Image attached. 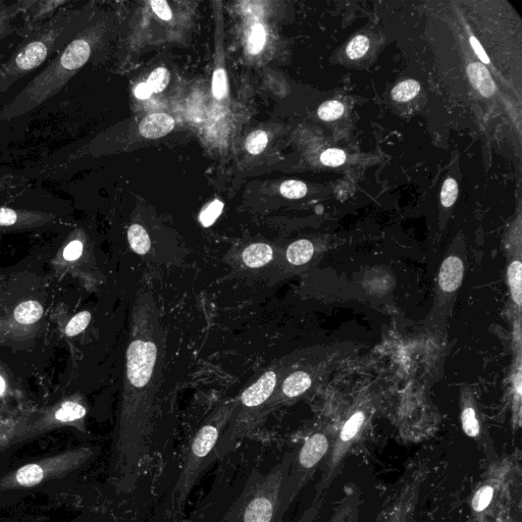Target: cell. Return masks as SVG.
I'll return each mask as SVG.
<instances>
[{"label":"cell","instance_id":"obj_22","mask_svg":"<svg viewBox=\"0 0 522 522\" xmlns=\"http://www.w3.org/2000/svg\"><path fill=\"white\" fill-rule=\"evenodd\" d=\"M267 41L266 29L261 24H256L252 27L248 39V50L251 55H258Z\"/></svg>","mask_w":522,"mask_h":522},{"label":"cell","instance_id":"obj_8","mask_svg":"<svg viewBox=\"0 0 522 522\" xmlns=\"http://www.w3.org/2000/svg\"><path fill=\"white\" fill-rule=\"evenodd\" d=\"M504 474L489 476L477 489L472 499V512L475 522H485L502 489Z\"/></svg>","mask_w":522,"mask_h":522},{"label":"cell","instance_id":"obj_30","mask_svg":"<svg viewBox=\"0 0 522 522\" xmlns=\"http://www.w3.org/2000/svg\"><path fill=\"white\" fill-rule=\"evenodd\" d=\"M321 162L327 167H340L346 162V153L340 149H328L321 155Z\"/></svg>","mask_w":522,"mask_h":522},{"label":"cell","instance_id":"obj_14","mask_svg":"<svg viewBox=\"0 0 522 522\" xmlns=\"http://www.w3.org/2000/svg\"><path fill=\"white\" fill-rule=\"evenodd\" d=\"M359 495L349 493L340 502L329 522H357L359 518Z\"/></svg>","mask_w":522,"mask_h":522},{"label":"cell","instance_id":"obj_2","mask_svg":"<svg viewBox=\"0 0 522 522\" xmlns=\"http://www.w3.org/2000/svg\"><path fill=\"white\" fill-rule=\"evenodd\" d=\"M292 459L287 454L266 474L254 471L223 522H282L281 492Z\"/></svg>","mask_w":522,"mask_h":522},{"label":"cell","instance_id":"obj_5","mask_svg":"<svg viewBox=\"0 0 522 522\" xmlns=\"http://www.w3.org/2000/svg\"><path fill=\"white\" fill-rule=\"evenodd\" d=\"M94 452L79 448L28 463L0 479V491L27 489L68 475L85 464Z\"/></svg>","mask_w":522,"mask_h":522},{"label":"cell","instance_id":"obj_18","mask_svg":"<svg viewBox=\"0 0 522 522\" xmlns=\"http://www.w3.org/2000/svg\"><path fill=\"white\" fill-rule=\"evenodd\" d=\"M86 415L84 406L76 402L64 403L55 413L57 423L70 424L81 421Z\"/></svg>","mask_w":522,"mask_h":522},{"label":"cell","instance_id":"obj_12","mask_svg":"<svg viewBox=\"0 0 522 522\" xmlns=\"http://www.w3.org/2000/svg\"><path fill=\"white\" fill-rule=\"evenodd\" d=\"M273 248L265 243H256L248 246L242 254L244 264L251 269H258L270 263L273 259Z\"/></svg>","mask_w":522,"mask_h":522},{"label":"cell","instance_id":"obj_34","mask_svg":"<svg viewBox=\"0 0 522 522\" xmlns=\"http://www.w3.org/2000/svg\"><path fill=\"white\" fill-rule=\"evenodd\" d=\"M150 4L155 15L162 20L170 21L173 18L170 6L165 0H152Z\"/></svg>","mask_w":522,"mask_h":522},{"label":"cell","instance_id":"obj_27","mask_svg":"<svg viewBox=\"0 0 522 522\" xmlns=\"http://www.w3.org/2000/svg\"><path fill=\"white\" fill-rule=\"evenodd\" d=\"M269 142L268 134L258 130L249 135L245 147L250 154L257 155L267 148Z\"/></svg>","mask_w":522,"mask_h":522},{"label":"cell","instance_id":"obj_28","mask_svg":"<svg viewBox=\"0 0 522 522\" xmlns=\"http://www.w3.org/2000/svg\"><path fill=\"white\" fill-rule=\"evenodd\" d=\"M91 313L88 311L80 312L74 317L67 326L66 333L69 337H74L82 333L90 324Z\"/></svg>","mask_w":522,"mask_h":522},{"label":"cell","instance_id":"obj_37","mask_svg":"<svg viewBox=\"0 0 522 522\" xmlns=\"http://www.w3.org/2000/svg\"><path fill=\"white\" fill-rule=\"evenodd\" d=\"M471 45H472L473 49L475 50L479 59L482 61V63H484L486 65L490 64V59L487 56L486 51L484 50L483 46L478 41V39L474 36L471 37Z\"/></svg>","mask_w":522,"mask_h":522},{"label":"cell","instance_id":"obj_29","mask_svg":"<svg viewBox=\"0 0 522 522\" xmlns=\"http://www.w3.org/2000/svg\"><path fill=\"white\" fill-rule=\"evenodd\" d=\"M281 194L288 199H300L307 193V187L303 182L290 180L282 184Z\"/></svg>","mask_w":522,"mask_h":522},{"label":"cell","instance_id":"obj_9","mask_svg":"<svg viewBox=\"0 0 522 522\" xmlns=\"http://www.w3.org/2000/svg\"><path fill=\"white\" fill-rule=\"evenodd\" d=\"M464 266L462 260L458 256L447 257L441 266L439 272V285L446 293L456 291L463 280Z\"/></svg>","mask_w":522,"mask_h":522},{"label":"cell","instance_id":"obj_19","mask_svg":"<svg viewBox=\"0 0 522 522\" xmlns=\"http://www.w3.org/2000/svg\"><path fill=\"white\" fill-rule=\"evenodd\" d=\"M128 240L132 250L139 255H145L150 250V238L146 230L140 225H132L130 227Z\"/></svg>","mask_w":522,"mask_h":522},{"label":"cell","instance_id":"obj_1","mask_svg":"<svg viewBox=\"0 0 522 522\" xmlns=\"http://www.w3.org/2000/svg\"><path fill=\"white\" fill-rule=\"evenodd\" d=\"M160 312L148 294L138 296L133 308L126 378L112 458L117 488L128 492L147 472L159 447L156 444V393L163 368Z\"/></svg>","mask_w":522,"mask_h":522},{"label":"cell","instance_id":"obj_4","mask_svg":"<svg viewBox=\"0 0 522 522\" xmlns=\"http://www.w3.org/2000/svg\"><path fill=\"white\" fill-rule=\"evenodd\" d=\"M91 55L90 43L83 38L74 40L63 55L29 84L10 106V114L21 115L38 106L63 87L75 72L82 68Z\"/></svg>","mask_w":522,"mask_h":522},{"label":"cell","instance_id":"obj_16","mask_svg":"<svg viewBox=\"0 0 522 522\" xmlns=\"http://www.w3.org/2000/svg\"><path fill=\"white\" fill-rule=\"evenodd\" d=\"M315 253V247L308 240H298L287 249V259L293 266H303L308 263Z\"/></svg>","mask_w":522,"mask_h":522},{"label":"cell","instance_id":"obj_31","mask_svg":"<svg viewBox=\"0 0 522 522\" xmlns=\"http://www.w3.org/2000/svg\"><path fill=\"white\" fill-rule=\"evenodd\" d=\"M213 94L217 99H223L228 94V79L223 69H218L214 74Z\"/></svg>","mask_w":522,"mask_h":522},{"label":"cell","instance_id":"obj_20","mask_svg":"<svg viewBox=\"0 0 522 522\" xmlns=\"http://www.w3.org/2000/svg\"><path fill=\"white\" fill-rule=\"evenodd\" d=\"M522 265L519 260H514L513 263L508 268V282L510 286V291L512 295V299L514 303L520 307L521 306V276H522Z\"/></svg>","mask_w":522,"mask_h":522},{"label":"cell","instance_id":"obj_33","mask_svg":"<svg viewBox=\"0 0 522 522\" xmlns=\"http://www.w3.org/2000/svg\"><path fill=\"white\" fill-rule=\"evenodd\" d=\"M322 502L313 501L296 522H317L320 517Z\"/></svg>","mask_w":522,"mask_h":522},{"label":"cell","instance_id":"obj_13","mask_svg":"<svg viewBox=\"0 0 522 522\" xmlns=\"http://www.w3.org/2000/svg\"><path fill=\"white\" fill-rule=\"evenodd\" d=\"M417 492H419V486H416V483L405 489L386 522H407L415 505Z\"/></svg>","mask_w":522,"mask_h":522},{"label":"cell","instance_id":"obj_35","mask_svg":"<svg viewBox=\"0 0 522 522\" xmlns=\"http://www.w3.org/2000/svg\"><path fill=\"white\" fill-rule=\"evenodd\" d=\"M83 253V244L81 241H72L64 251L65 259L69 261L77 260Z\"/></svg>","mask_w":522,"mask_h":522},{"label":"cell","instance_id":"obj_6","mask_svg":"<svg viewBox=\"0 0 522 522\" xmlns=\"http://www.w3.org/2000/svg\"><path fill=\"white\" fill-rule=\"evenodd\" d=\"M331 447L329 435L319 432L311 435L298 453L293 454L281 492V512L284 517L300 492L316 474L319 466L327 459Z\"/></svg>","mask_w":522,"mask_h":522},{"label":"cell","instance_id":"obj_39","mask_svg":"<svg viewBox=\"0 0 522 522\" xmlns=\"http://www.w3.org/2000/svg\"><path fill=\"white\" fill-rule=\"evenodd\" d=\"M5 390H6V382L2 377H0V395H3Z\"/></svg>","mask_w":522,"mask_h":522},{"label":"cell","instance_id":"obj_17","mask_svg":"<svg viewBox=\"0 0 522 522\" xmlns=\"http://www.w3.org/2000/svg\"><path fill=\"white\" fill-rule=\"evenodd\" d=\"M43 315V308L36 301H27L20 304L15 310V319L22 325H31L38 322Z\"/></svg>","mask_w":522,"mask_h":522},{"label":"cell","instance_id":"obj_15","mask_svg":"<svg viewBox=\"0 0 522 522\" xmlns=\"http://www.w3.org/2000/svg\"><path fill=\"white\" fill-rule=\"evenodd\" d=\"M311 378L304 372L291 374L283 383V395L287 398H295L304 394L311 387Z\"/></svg>","mask_w":522,"mask_h":522},{"label":"cell","instance_id":"obj_7","mask_svg":"<svg viewBox=\"0 0 522 522\" xmlns=\"http://www.w3.org/2000/svg\"><path fill=\"white\" fill-rule=\"evenodd\" d=\"M48 50L44 41L38 40L29 43L5 67L2 72V81L12 83L14 79L38 68L46 60Z\"/></svg>","mask_w":522,"mask_h":522},{"label":"cell","instance_id":"obj_10","mask_svg":"<svg viewBox=\"0 0 522 522\" xmlns=\"http://www.w3.org/2000/svg\"><path fill=\"white\" fill-rule=\"evenodd\" d=\"M175 128V120L167 114H152L139 125L140 134L146 139H159L170 134Z\"/></svg>","mask_w":522,"mask_h":522},{"label":"cell","instance_id":"obj_25","mask_svg":"<svg viewBox=\"0 0 522 522\" xmlns=\"http://www.w3.org/2000/svg\"><path fill=\"white\" fill-rule=\"evenodd\" d=\"M370 48V40L369 38L359 35L353 38L347 48V56L351 60H357L362 58L365 54H367Z\"/></svg>","mask_w":522,"mask_h":522},{"label":"cell","instance_id":"obj_21","mask_svg":"<svg viewBox=\"0 0 522 522\" xmlns=\"http://www.w3.org/2000/svg\"><path fill=\"white\" fill-rule=\"evenodd\" d=\"M421 91V85L415 80H406L392 90V98L398 102H407Z\"/></svg>","mask_w":522,"mask_h":522},{"label":"cell","instance_id":"obj_26","mask_svg":"<svg viewBox=\"0 0 522 522\" xmlns=\"http://www.w3.org/2000/svg\"><path fill=\"white\" fill-rule=\"evenodd\" d=\"M169 82L170 72L166 68H159L150 74L146 83L153 93H160L168 87Z\"/></svg>","mask_w":522,"mask_h":522},{"label":"cell","instance_id":"obj_38","mask_svg":"<svg viewBox=\"0 0 522 522\" xmlns=\"http://www.w3.org/2000/svg\"><path fill=\"white\" fill-rule=\"evenodd\" d=\"M135 96L140 100L149 98L153 92L147 83H141L135 88Z\"/></svg>","mask_w":522,"mask_h":522},{"label":"cell","instance_id":"obj_11","mask_svg":"<svg viewBox=\"0 0 522 522\" xmlns=\"http://www.w3.org/2000/svg\"><path fill=\"white\" fill-rule=\"evenodd\" d=\"M466 73L469 81L484 97H491L496 92L494 80L483 64L474 63L469 65Z\"/></svg>","mask_w":522,"mask_h":522},{"label":"cell","instance_id":"obj_23","mask_svg":"<svg viewBox=\"0 0 522 522\" xmlns=\"http://www.w3.org/2000/svg\"><path fill=\"white\" fill-rule=\"evenodd\" d=\"M224 210V203L220 200H215L208 205L200 214L199 221L203 227L208 228L215 224V222L222 215Z\"/></svg>","mask_w":522,"mask_h":522},{"label":"cell","instance_id":"obj_36","mask_svg":"<svg viewBox=\"0 0 522 522\" xmlns=\"http://www.w3.org/2000/svg\"><path fill=\"white\" fill-rule=\"evenodd\" d=\"M18 222V214L11 208H0V226H13Z\"/></svg>","mask_w":522,"mask_h":522},{"label":"cell","instance_id":"obj_24","mask_svg":"<svg viewBox=\"0 0 522 522\" xmlns=\"http://www.w3.org/2000/svg\"><path fill=\"white\" fill-rule=\"evenodd\" d=\"M344 106L341 102L336 100L327 101L322 104L318 111L321 120L331 122L338 120L344 114Z\"/></svg>","mask_w":522,"mask_h":522},{"label":"cell","instance_id":"obj_3","mask_svg":"<svg viewBox=\"0 0 522 522\" xmlns=\"http://www.w3.org/2000/svg\"><path fill=\"white\" fill-rule=\"evenodd\" d=\"M236 406L237 404L233 402V404H227L219 408L194 436L174 489L172 498L175 509L185 506L203 469L216 450L225 428L229 425Z\"/></svg>","mask_w":522,"mask_h":522},{"label":"cell","instance_id":"obj_32","mask_svg":"<svg viewBox=\"0 0 522 522\" xmlns=\"http://www.w3.org/2000/svg\"><path fill=\"white\" fill-rule=\"evenodd\" d=\"M458 196V185L457 182L449 178L445 181L441 193V201L445 207H451Z\"/></svg>","mask_w":522,"mask_h":522}]
</instances>
